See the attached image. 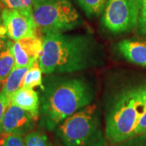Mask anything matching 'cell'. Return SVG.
<instances>
[{
	"instance_id": "1",
	"label": "cell",
	"mask_w": 146,
	"mask_h": 146,
	"mask_svg": "<svg viewBox=\"0 0 146 146\" xmlns=\"http://www.w3.org/2000/svg\"><path fill=\"white\" fill-rule=\"evenodd\" d=\"M37 62L42 73H72L97 63V49L88 36L65 33L45 34Z\"/></svg>"
},
{
	"instance_id": "2",
	"label": "cell",
	"mask_w": 146,
	"mask_h": 146,
	"mask_svg": "<svg viewBox=\"0 0 146 146\" xmlns=\"http://www.w3.org/2000/svg\"><path fill=\"white\" fill-rule=\"evenodd\" d=\"M93 98V89L82 79H50L43 89L40 105L43 124L47 130H54L64 120L90 105Z\"/></svg>"
},
{
	"instance_id": "3",
	"label": "cell",
	"mask_w": 146,
	"mask_h": 146,
	"mask_svg": "<svg viewBox=\"0 0 146 146\" xmlns=\"http://www.w3.org/2000/svg\"><path fill=\"white\" fill-rule=\"evenodd\" d=\"M144 110V88L128 90L117 98L106 118L105 136L110 145L134 136Z\"/></svg>"
},
{
	"instance_id": "4",
	"label": "cell",
	"mask_w": 146,
	"mask_h": 146,
	"mask_svg": "<svg viewBox=\"0 0 146 146\" xmlns=\"http://www.w3.org/2000/svg\"><path fill=\"white\" fill-rule=\"evenodd\" d=\"M56 135L63 146H105V131L96 105H89L57 127Z\"/></svg>"
},
{
	"instance_id": "5",
	"label": "cell",
	"mask_w": 146,
	"mask_h": 146,
	"mask_svg": "<svg viewBox=\"0 0 146 146\" xmlns=\"http://www.w3.org/2000/svg\"><path fill=\"white\" fill-rule=\"evenodd\" d=\"M37 29L44 34L64 33L81 24V18L70 0H46L33 6Z\"/></svg>"
},
{
	"instance_id": "6",
	"label": "cell",
	"mask_w": 146,
	"mask_h": 146,
	"mask_svg": "<svg viewBox=\"0 0 146 146\" xmlns=\"http://www.w3.org/2000/svg\"><path fill=\"white\" fill-rule=\"evenodd\" d=\"M140 0H107L102 22L112 33L130 31L139 20Z\"/></svg>"
},
{
	"instance_id": "7",
	"label": "cell",
	"mask_w": 146,
	"mask_h": 146,
	"mask_svg": "<svg viewBox=\"0 0 146 146\" xmlns=\"http://www.w3.org/2000/svg\"><path fill=\"white\" fill-rule=\"evenodd\" d=\"M1 16L7 35L11 40L16 42L36 36L37 27L33 16V11L3 8Z\"/></svg>"
},
{
	"instance_id": "8",
	"label": "cell",
	"mask_w": 146,
	"mask_h": 146,
	"mask_svg": "<svg viewBox=\"0 0 146 146\" xmlns=\"http://www.w3.org/2000/svg\"><path fill=\"white\" fill-rule=\"evenodd\" d=\"M36 120L29 112L11 103L0 123V135L26 136L33 129Z\"/></svg>"
},
{
	"instance_id": "9",
	"label": "cell",
	"mask_w": 146,
	"mask_h": 146,
	"mask_svg": "<svg viewBox=\"0 0 146 146\" xmlns=\"http://www.w3.org/2000/svg\"><path fill=\"white\" fill-rule=\"evenodd\" d=\"M43 42L38 37L24 38L13 42L12 51L15 58L14 67H32L42 52Z\"/></svg>"
},
{
	"instance_id": "10",
	"label": "cell",
	"mask_w": 146,
	"mask_h": 146,
	"mask_svg": "<svg viewBox=\"0 0 146 146\" xmlns=\"http://www.w3.org/2000/svg\"><path fill=\"white\" fill-rule=\"evenodd\" d=\"M118 49L130 63L146 68V42L125 39L118 44Z\"/></svg>"
},
{
	"instance_id": "11",
	"label": "cell",
	"mask_w": 146,
	"mask_h": 146,
	"mask_svg": "<svg viewBox=\"0 0 146 146\" xmlns=\"http://www.w3.org/2000/svg\"><path fill=\"white\" fill-rule=\"evenodd\" d=\"M11 103L29 112L36 119H38L41 102L35 90L21 88L11 97Z\"/></svg>"
},
{
	"instance_id": "12",
	"label": "cell",
	"mask_w": 146,
	"mask_h": 146,
	"mask_svg": "<svg viewBox=\"0 0 146 146\" xmlns=\"http://www.w3.org/2000/svg\"><path fill=\"white\" fill-rule=\"evenodd\" d=\"M30 68L31 67H14L10 75L4 80L0 92L11 98V97L22 87L24 77Z\"/></svg>"
},
{
	"instance_id": "13",
	"label": "cell",
	"mask_w": 146,
	"mask_h": 146,
	"mask_svg": "<svg viewBox=\"0 0 146 146\" xmlns=\"http://www.w3.org/2000/svg\"><path fill=\"white\" fill-rule=\"evenodd\" d=\"M13 42L9 40L0 51V81H4L15 66V58L12 51Z\"/></svg>"
},
{
	"instance_id": "14",
	"label": "cell",
	"mask_w": 146,
	"mask_h": 146,
	"mask_svg": "<svg viewBox=\"0 0 146 146\" xmlns=\"http://www.w3.org/2000/svg\"><path fill=\"white\" fill-rule=\"evenodd\" d=\"M42 70L39 67L38 62L36 61L28 70L23 80L21 88L33 89L36 87H41L42 89H44V86L42 85Z\"/></svg>"
},
{
	"instance_id": "15",
	"label": "cell",
	"mask_w": 146,
	"mask_h": 146,
	"mask_svg": "<svg viewBox=\"0 0 146 146\" xmlns=\"http://www.w3.org/2000/svg\"><path fill=\"white\" fill-rule=\"evenodd\" d=\"M88 16H98L104 10L107 0H76Z\"/></svg>"
},
{
	"instance_id": "16",
	"label": "cell",
	"mask_w": 146,
	"mask_h": 146,
	"mask_svg": "<svg viewBox=\"0 0 146 146\" xmlns=\"http://www.w3.org/2000/svg\"><path fill=\"white\" fill-rule=\"evenodd\" d=\"M26 146H52L46 134L40 131H31L25 136Z\"/></svg>"
},
{
	"instance_id": "17",
	"label": "cell",
	"mask_w": 146,
	"mask_h": 146,
	"mask_svg": "<svg viewBox=\"0 0 146 146\" xmlns=\"http://www.w3.org/2000/svg\"><path fill=\"white\" fill-rule=\"evenodd\" d=\"M2 5L8 9L33 11V0H3Z\"/></svg>"
},
{
	"instance_id": "18",
	"label": "cell",
	"mask_w": 146,
	"mask_h": 146,
	"mask_svg": "<svg viewBox=\"0 0 146 146\" xmlns=\"http://www.w3.org/2000/svg\"><path fill=\"white\" fill-rule=\"evenodd\" d=\"M0 146H26L24 136L4 135L0 141Z\"/></svg>"
},
{
	"instance_id": "19",
	"label": "cell",
	"mask_w": 146,
	"mask_h": 146,
	"mask_svg": "<svg viewBox=\"0 0 146 146\" xmlns=\"http://www.w3.org/2000/svg\"><path fill=\"white\" fill-rule=\"evenodd\" d=\"M136 138L128 139L125 141H123L119 144L114 145V146H146V132L144 134L138 135Z\"/></svg>"
},
{
	"instance_id": "20",
	"label": "cell",
	"mask_w": 146,
	"mask_h": 146,
	"mask_svg": "<svg viewBox=\"0 0 146 146\" xmlns=\"http://www.w3.org/2000/svg\"><path fill=\"white\" fill-rule=\"evenodd\" d=\"M144 98H145V110L141 115L139 123L136 126L134 136L144 134L146 132V87L144 88Z\"/></svg>"
},
{
	"instance_id": "21",
	"label": "cell",
	"mask_w": 146,
	"mask_h": 146,
	"mask_svg": "<svg viewBox=\"0 0 146 146\" xmlns=\"http://www.w3.org/2000/svg\"><path fill=\"white\" fill-rule=\"evenodd\" d=\"M141 31L146 35V0H140V13L139 20Z\"/></svg>"
},
{
	"instance_id": "22",
	"label": "cell",
	"mask_w": 146,
	"mask_h": 146,
	"mask_svg": "<svg viewBox=\"0 0 146 146\" xmlns=\"http://www.w3.org/2000/svg\"><path fill=\"white\" fill-rule=\"evenodd\" d=\"M11 104V98L6 96L2 92H0V123L2 122L3 117L5 114L6 110Z\"/></svg>"
},
{
	"instance_id": "23",
	"label": "cell",
	"mask_w": 146,
	"mask_h": 146,
	"mask_svg": "<svg viewBox=\"0 0 146 146\" xmlns=\"http://www.w3.org/2000/svg\"><path fill=\"white\" fill-rule=\"evenodd\" d=\"M10 38L7 35L6 29L4 25L3 24L2 16H1V10H0V51L3 50V48L5 46L6 44L8 42Z\"/></svg>"
},
{
	"instance_id": "24",
	"label": "cell",
	"mask_w": 146,
	"mask_h": 146,
	"mask_svg": "<svg viewBox=\"0 0 146 146\" xmlns=\"http://www.w3.org/2000/svg\"><path fill=\"white\" fill-rule=\"evenodd\" d=\"M43 1H46V0H33V4L34 3H40V2H43Z\"/></svg>"
},
{
	"instance_id": "25",
	"label": "cell",
	"mask_w": 146,
	"mask_h": 146,
	"mask_svg": "<svg viewBox=\"0 0 146 146\" xmlns=\"http://www.w3.org/2000/svg\"><path fill=\"white\" fill-rule=\"evenodd\" d=\"M1 89H2V82L0 81V91H1Z\"/></svg>"
},
{
	"instance_id": "26",
	"label": "cell",
	"mask_w": 146,
	"mask_h": 146,
	"mask_svg": "<svg viewBox=\"0 0 146 146\" xmlns=\"http://www.w3.org/2000/svg\"><path fill=\"white\" fill-rule=\"evenodd\" d=\"M2 2H3V0H0V6L2 5Z\"/></svg>"
}]
</instances>
